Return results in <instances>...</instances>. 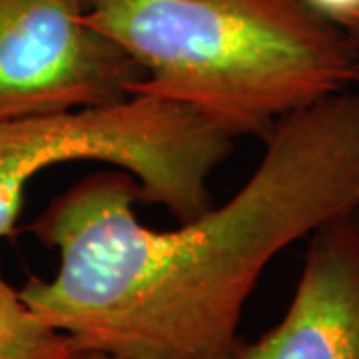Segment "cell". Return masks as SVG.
Listing matches in <instances>:
<instances>
[{"instance_id": "cell-6", "label": "cell", "mask_w": 359, "mask_h": 359, "mask_svg": "<svg viewBox=\"0 0 359 359\" xmlns=\"http://www.w3.org/2000/svg\"><path fill=\"white\" fill-rule=\"evenodd\" d=\"M70 346L0 273V359H54Z\"/></svg>"}, {"instance_id": "cell-4", "label": "cell", "mask_w": 359, "mask_h": 359, "mask_svg": "<svg viewBox=\"0 0 359 359\" xmlns=\"http://www.w3.org/2000/svg\"><path fill=\"white\" fill-rule=\"evenodd\" d=\"M90 0H0V120L122 100L144 70L86 22Z\"/></svg>"}, {"instance_id": "cell-5", "label": "cell", "mask_w": 359, "mask_h": 359, "mask_svg": "<svg viewBox=\"0 0 359 359\" xmlns=\"http://www.w3.org/2000/svg\"><path fill=\"white\" fill-rule=\"evenodd\" d=\"M228 359H359V212L308 236L290 308L256 341Z\"/></svg>"}, {"instance_id": "cell-3", "label": "cell", "mask_w": 359, "mask_h": 359, "mask_svg": "<svg viewBox=\"0 0 359 359\" xmlns=\"http://www.w3.org/2000/svg\"><path fill=\"white\" fill-rule=\"evenodd\" d=\"M233 140L194 110L150 94L0 120V238L13 233L26 186L66 162H104L138 182L142 202L178 219L212 205L208 180Z\"/></svg>"}, {"instance_id": "cell-1", "label": "cell", "mask_w": 359, "mask_h": 359, "mask_svg": "<svg viewBox=\"0 0 359 359\" xmlns=\"http://www.w3.org/2000/svg\"><path fill=\"white\" fill-rule=\"evenodd\" d=\"M242 188L168 231L144 226L138 182L82 178L28 230L58 250L52 280L20 295L74 346L120 359H228L268 264L323 224L359 212V92L285 116Z\"/></svg>"}, {"instance_id": "cell-7", "label": "cell", "mask_w": 359, "mask_h": 359, "mask_svg": "<svg viewBox=\"0 0 359 359\" xmlns=\"http://www.w3.org/2000/svg\"><path fill=\"white\" fill-rule=\"evenodd\" d=\"M304 2L311 11H316L339 26L359 13V0H304Z\"/></svg>"}, {"instance_id": "cell-2", "label": "cell", "mask_w": 359, "mask_h": 359, "mask_svg": "<svg viewBox=\"0 0 359 359\" xmlns=\"http://www.w3.org/2000/svg\"><path fill=\"white\" fill-rule=\"evenodd\" d=\"M86 22L140 65L132 94L182 104L231 140H266L359 82L349 34L304 0H90Z\"/></svg>"}, {"instance_id": "cell-9", "label": "cell", "mask_w": 359, "mask_h": 359, "mask_svg": "<svg viewBox=\"0 0 359 359\" xmlns=\"http://www.w3.org/2000/svg\"><path fill=\"white\" fill-rule=\"evenodd\" d=\"M341 28L346 30L347 34H349V39L353 42V46H355V52H358V60H359V13L353 14L349 20H346Z\"/></svg>"}, {"instance_id": "cell-8", "label": "cell", "mask_w": 359, "mask_h": 359, "mask_svg": "<svg viewBox=\"0 0 359 359\" xmlns=\"http://www.w3.org/2000/svg\"><path fill=\"white\" fill-rule=\"evenodd\" d=\"M54 359H120L116 355H110V353H104V351H96V349H86V347H78L72 346L66 349L62 355Z\"/></svg>"}]
</instances>
